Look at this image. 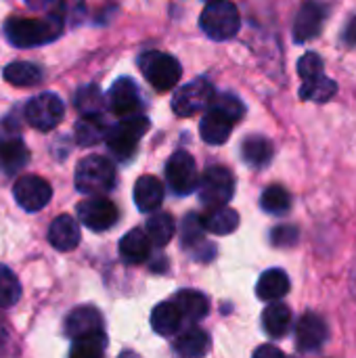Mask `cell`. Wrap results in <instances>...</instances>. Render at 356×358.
I'll use <instances>...</instances> for the list:
<instances>
[{
  "label": "cell",
  "instance_id": "cell-1",
  "mask_svg": "<svg viewBox=\"0 0 356 358\" xmlns=\"http://www.w3.org/2000/svg\"><path fill=\"white\" fill-rule=\"evenodd\" d=\"M243 115V105L233 94H220L201 120V138L210 145H222L229 141L235 122Z\"/></svg>",
  "mask_w": 356,
  "mask_h": 358
},
{
  "label": "cell",
  "instance_id": "cell-2",
  "mask_svg": "<svg viewBox=\"0 0 356 358\" xmlns=\"http://www.w3.org/2000/svg\"><path fill=\"white\" fill-rule=\"evenodd\" d=\"M63 23L55 17H46V19H10L4 25V34L6 40L13 46L19 48H29V46H38V44H46L52 42L55 38L61 36Z\"/></svg>",
  "mask_w": 356,
  "mask_h": 358
},
{
  "label": "cell",
  "instance_id": "cell-3",
  "mask_svg": "<svg viewBox=\"0 0 356 358\" xmlns=\"http://www.w3.org/2000/svg\"><path fill=\"white\" fill-rule=\"evenodd\" d=\"M115 185V166L103 155H88L76 168V189L90 197H103Z\"/></svg>",
  "mask_w": 356,
  "mask_h": 358
},
{
  "label": "cell",
  "instance_id": "cell-4",
  "mask_svg": "<svg viewBox=\"0 0 356 358\" xmlns=\"http://www.w3.org/2000/svg\"><path fill=\"white\" fill-rule=\"evenodd\" d=\"M239 25H241L239 10L229 0L210 2L199 17V27L204 29V34L218 42L237 36Z\"/></svg>",
  "mask_w": 356,
  "mask_h": 358
},
{
  "label": "cell",
  "instance_id": "cell-5",
  "mask_svg": "<svg viewBox=\"0 0 356 358\" xmlns=\"http://www.w3.org/2000/svg\"><path fill=\"white\" fill-rule=\"evenodd\" d=\"M141 65V71L145 76V80L159 92H166V90H172L180 76H183V69H180V63L172 57V55H166V52H157V50H149L141 57L138 61Z\"/></svg>",
  "mask_w": 356,
  "mask_h": 358
},
{
  "label": "cell",
  "instance_id": "cell-6",
  "mask_svg": "<svg viewBox=\"0 0 356 358\" xmlns=\"http://www.w3.org/2000/svg\"><path fill=\"white\" fill-rule=\"evenodd\" d=\"M147 130H149V120L143 115H136V117L122 120L120 124L109 128L105 141H107L109 151L118 159H128L136 151V145L145 136Z\"/></svg>",
  "mask_w": 356,
  "mask_h": 358
},
{
  "label": "cell",
  "instance_id": "cell-7",
  "mask_svg": "<svg viewBox=\"0 0 356 358\" xmlns=\"http://www.w3.org/2000/svg\"><path fill=\"white\" fill-rule=\"evenodd\" d=\"M235 178L231 170L222 166H212L199 178V197L208 208H222L233 199Z\"/></svg>",
  "mask_w": 356,
  "mask_h": 358
},
{
  "label": "cell",
  "instance_id": "cell-8",
  "mask_svg": "<svg viewBox=\"0 0 356 358\" xmlns=\"http://www.w3.org/2000/svg\"><path fill=\"white\" fill-rule=\"evenodd\" d=\"M214 99H216V92L208 80H193L176 90L172 99V109L178 117H189L204 109H210Z\"/></svg>",
  "mask_w": 356,
  "mask_h": 358
},
{
  "label": "cell",
  "instance_id": "cell-9",
  "mask_svg": "<svg viewBox=\"0 0 356 358\" xmlns=\"http://www.w3.org/2000/svg\"><path fill=\"white\" fill-rule=\"evenodd\" d=\"M63 113H65V105L55 92H42L34 96L25 107V117L29 126L42 132L57 128L63 120Z\"/></svg>",
  "mask_w": 356,
  "mask_h": 358
},
{
  "label": "cell",
  "instance_id": "cell-10",
  "mask_svg": "<svg viewBox=\"0 0 356 358\" xmlns=\"http://www.w3.org/2000/svg\"><path fill=\"white\" fill-rule=\"evenodd\" d=\"M166 180L176 195H189L199 187L195 159L187 151H176L166 164Z\"/></svg>",
  "mask_w": 356,
  "mask_h": 358
},
{
  "label": "cell",
  "instance_id": "cell-11",
  "mask_svg": "<svg viewBox=\"0 0 356 358\" xmlns=\"http://www.w3.org/2000/svg\"><path fill=\"white\" fill-rule=\"evenodd\" d=\"M13 195H15V201L25 212H38V210H42L50 201L52 189H50V185L44 178L34 176V174H27V176H21L15 182Z\"/></svg>",
  "mask_w": 356,
  "mask_h": 358
},
{
  "label": "cell",
  "instance_id": "cell-12",
  "mask_svg": "<svg viewBox=\"0 0 356 358\" xmlns=\"http://www.w3.org/2000/svg\"><path fill=\"white\" fill-rule=\"evenodd\" d=\"M118 208L105 197H90L78 203V220L90 231H107L118 222Z\"/></svg>",
  "mask_w": 356,
  "mask_h": 358
},
{
  "label": "cell",
  "instance_id": "cell-13",
  "mask_svg": "<svg viewBox=\"0 0 356 358\" xmlns=\"http://www.w3.org/2000/svg\"><path fill=\"white\" fill-rule=\"evenodd\" d=\"M109 107L122 120L141 115V107H143L141 92H138L136 84L130 78H120L111 86V90H109Z\"/></svg>",
  "mask_w": 356,
  "mask_h": 358
},
{
  "label": "cell",
  "instance_id": "cell-14",
  "mask_svg": "<svg viewBox=\"0 0 356 358\" xmlns=\"http://www.w3.org/2000/svg\"><path fill=\"white\" fill-rule=\"evenodd\" d=\"M323 21H325V6L317 0L304 2L294 21V40L296 42L313 40L321 31Z\"/></svg>",
  "mask_w": 356,
  "mask_h": 358
},
{
  "label": "cell",
  "instance_id": "cell-15",
  "mask_svg": "<svg viewBox=\"0 0 356 358\" xmlns=\"http://www.w3.org/2000/svg\"><path fill=\"white\" fill-rule=\"evenodd\" d=\"M101 331H103V317L92 306L73 308L67 315V319H65V334L71 340H78V338H84V336H92V334H101Z\"/></svg>",
  "mask_w": 356,
  "mask_h": 358
},
{
  "label": "cell",
  "instance_id": "cell-16",
  "mask_svg": "<svg viewBox=\"0 0 356 358\" xmlns=\"http://www.w3.org/2000/svg\"><path fill=\"white\" fill-rule=\"evenodd\" d=\"M298 348L304 352H317L327 342V325L317 315H304L296 327Z\"/></svg>",
  "mask_w": 356,
  "mask_h": 358
},
{
  "label": "cell",
  "instance_id": "cell-17",
  "mask_svg": "<svg viewBox=\"0 0 356 358\" xmlns=\"http://www.w3.org/2000/svg\"><path fill=\"white\" fill-rule=\"evenodd\" d=\"M48 241L59 252L76 250L80 243V224L67 214L57 216L48 227Z\"/></svg>",
  "mask_w": 356,
  "mask_h": 358
},
{
  "label": "cell",
  "instance_id": "cell-18",
  "mask_svg": "<svg viewBox=\"0 0 356 358\" xmlns=\"http://www.w3.org/2000/svg\"><path fill=\"white\" fill-rule=\"evenodd\" d=\"M134 201L141 212H155L164 201V185L155 176H141L134 185Z\"/></svg>",
  "mask_w": 356,
  "mask_h": 358
},
{
  "label": "cell",
  "instance_id": "cell-19",
  "mask_svg": "<svg viewBox=\"0 0 356 358\" xmlns=\"http://www.w3.org/2000/svg\"><path fill=\"white\" fill-rule=\"evenodd\" d=\"M151 252V241L147 237V233L134 229L130 233H126L120 241V254L128 264H141L149 258Z\"/></svg>",
  "mask_w": 356,
  "mask_h": 358
},
{
  "label": "cell",
  "instance_id": "cell-20",
  "mask_svg": "<svg viewBox=\"0 0 356 358\" xmlns=\"http://www.w3.org/2000/svg\"><path fill=\"white\" fill-rule=\"evenodd\" d=\"M29 153L23 145V141L17 134H6L0 138V166L6 172H17L25 166Z\"/></svg>",
  "mask_w": 356,
  "mask_h": 358
},
{
  "label": "cell",
  "instance_id": "cell-21",
  "mask_svg": "<svg viewBox=\"0 0 356 358\" xmlns=\"http://www.w3.org/2000/svg\"><path fill=\"white\" fill-rule=\"evenodd\" d=\"M256 292H258V298H260V300H264V302H275V300L283 298V296L290 292V279H287V275H285L281 268L266 271V273L258 279Z\"/></svg>",
  "mask_w": 356,
  "mask_h": 358
},
{
  "label": "cell",
  "instance_id": "cell-22",
  "mask_svg": "<svg viewBox=\"0 0 356 358\" xmlns=\"http://www.w3.org/2000/svg\"><path fill=\"white\" fill-rule=\"evenodd\" d=\"M174 304L176 308L180 310L183 315V321H189V323H197L201 321L206 315H208V298L199 292H178L176 298H174Z\"/></svg>",
  "mask_w": 356,
  "mask_h": 358
},
{
  "label": "cell",
  "instance_id": "cell-23",
  "mask_svg": "<svg viewBox=\"0 0 356 358\" xmlns=\"http://www.w3.org/2000/svg\"><path fill=\"white\" fill-rule=\"evenodd\" d=\"M174 348L180 358H201L210 348V336L197 327H191L178 336Z\"/></svg>",
  "mask_w": 356,
  "mask_h": 358
},
{
  "label": "cell",
  "instance_id": "cell-24",
  "mask_svg": "<svg viewBox=\"0 0 356 358\" xmlns=\"http://www.w3.org/2000/svg\"><path fill=\"white\" fill-rule=\"evenodd\" d=\"M183 323V315L180 310L176 308L174 302H162L153 308V315H151V327L155 334L159 336H172L178 331Z\"/></svg>",
  "mask_w": 356,
  "mask_h": 358
},
{
  "label": "cell",
  "instance_id": "cell-25",
  "mask_svg": "<svg viewBox=\"0 0 356 358\" xmlns=\"http://www.w3.org/2000/svg\"><path fill=\"white\" fill-rule=\"evenodd\" d=\"M204 227H206V231H210L214 235H231L239 227V214L227 206L210 208L208 214L204 216Z\"/></svg>",
  "mask_w": 356,
  "mask_h": 358
},
{
  "label": "cell",
  "instance_id": "cell-26",
  "mask_svg": "<svg viewBox=\"0 0 356 358\" xmlns=\"http://www.w3.org/2000/svg\"><path fill=\"white\" fill-rule=\"evenodd\" d=\"M241 157L252 168H264L273 157V143L264 136H248L241 145Z\"/></svg>",
  "mask_w": 356,
  "mask_h": 358
},
{
  "label": "cell",
  "instance_id": "cell-27",
  "mask_svg": "<svg viewBox=\"0 0 356 358\" xmlns=\"http://www.w3.org/2000/svg\"><path fill=\"white\" fill-rule=\"evenodd\" d=\"M262 325L271 338H283L292 325V310L279 302L269 304V308H264L262 313Z\"/></svg>",
  "mask_w": 356,
  "mask_h": 358
},
{
  "label": "cell",
  "instance_id": "cell-28",
  "mask_svg": "<svg viewBox=\"0 0 356 358\" xmlns=\"http://www.w3.org/2000/svg\"><path fill=\"white\" fill-rule=\"evenodd\" d=\"M109 128L105 126L101 115H82V120L76 124V141L82 147H90L107 138Z\"/></svg>",
  "mask_w": 356,
  "mask_h": 358
},
{
  "label": "cell",
  "instance_id": "cell-29",
  "mask_svg": "<svg viewBox=\"0 0 356 358\" xmlns=\"http://www.w3.org/2000/svg\"><path fill=\"white\" fill-rule=\"evenodd\" d=\"M176 233V224H174V218L166 212H157L149 218L147 222V237L153 245L157 248H164L172 241Z\"/></svg>",
  "mask_w": 356,
  "mask_h": 358
},
{
  "label": "cell",
  "instance_id": "cell-30",
  "mask_svg": "<svg viewBox=\"0 0 356 358\" xmlns=\"http://www.w3.org/2000/svg\"><path fill=\"white\" fill-rule=\"evenodd\" d=\"M2 76L13 86H34L42 80V69L27 61H15L4 67Z\"/></svg>",
  "mask_w": 356,
  "mask_h": 358
},
{
  "label": "cell",
  "instance_id": "cell-31",
  "mask_svg": "<svg viewBox=\"0 0 356 358\" xmlns=\"http://www.w3.org/2000/svg\"><path fill=\"white\" fill-rule=\"evenodd\" d=\"M338 92V86L334 80H329L325 73L304 80L302 88H300V96L304 101H315V103H327L334 94Z\"/></svg>",
  "mask_w": 356,
  "mask_h": 358
},
{
  "label": "cell",
  "instance_id": "cell-32",
  "mask_svg": "<svg viewBox=\"0 0 356 358\" xmlns=\"http://www.w3.org/2000/svg\"><path fill=\"white\" fill-rule=\"evenodd\" d=\"M46 8H48V15L59 19L63 25L65 23L73 25L82 21L86 15L84 0H46Z\"/></svg>",
  "mask_w": 356,
  "mask_h": 358
},
{
  "label": "cell",
  "instance_id": "cell-33",
  "mask_svg": "<svg viewBox=\"0 0 356 358\" xmlns=\"http://www.w3.org/2000/svg\"><path fill=\"white\" fill-rule=\"evenodd\" d=\"M105 348H107V340L105 334H92V336H84L73 340V346L69 350V358H103L105 357Z\"/></svg>",
  "mask_w": 356,
  "mask_h": 358
},
{
  "label": "cell",
  "instance_id": "cell-34",
  "mask_svg": "<svg viewBox=\"0 0 356 358\" xmlns=\"http://www.w3.org/2000/svg\"><path fill=\"white\" fill-rule=\"evenodd\" d=\"M264 212L269 214H275V216H281L290 210L292 206V195L287 193V189H283L281 185H271L264 189L262 193V199H260Z\"/></svg>",
  "mask_w": 356,
  "mask_h": 358
},
{
  "label": "cell",
  "instance_id": "cell-35",
  "mask_svg": "<svg viewBox=\"0 0 356 358\" xmlns=\"http://www.w3.org/2000/svg\"><path fill=\"white\" fill-rule=\"evenodd\" d=\"M206 227H204V218L197 216V214H189L185 216L183 220V227H180V239H183V245L193 250V248H204L206 245Z\"/></svg>",
  "mask_w": 356,
  "mask_h": 358
},
{
  "label": "cell",
  "instance_id": "cell-36",
  "mask_svg": "<svg viewBox=\"0 0 356 358\" xmlns=\"http://www.w3.org/2000/svg\"><path fill=\"white\" fill-rule=\"evenodd\" d=\"M21 298V283L15 277V273L0 264V308H10Z\"/></svg>",
  "mask_w": 356,
  "mask_h": 358
},
{
  "label": "cell",
  "instance_id": "cell-37",
  "mask_svg": "<svg viewBox=\"0 0 356 358\" xmlns=\"http://www.w3.org/2000/svg\"><path fill=\"white\" fill-rule=\"evenodd\" d=\"M76 107L80 109L82 115H101L105 101L103 94L97 86H84L76 94Z\"/></svg>",
  "mask_w": 356,
  "mask_h": 358
},
{
  "label": "cell",
  "instance_id": "cell-38",
  "mask_svg": "<svg viewBox=\"0 0 356 358\" xmlns=\"http://www.w3.org/2000/svg\"><path fill=\"white\" fill-rule=\"evenodd\" d=\"M298 73L302 80H311L323 73V61L317 52H306L300 61H298Z\"/></svg>",
  "mask_w": 356,
  "mask_h": 358
},
{
  "label": "cell",
  "instance_id": "cell-39",
  "mask_svg": "<svg viewBox=\"0 0 356 358\" xmlns=\"http://www.w3.org/2000/svg\"><path fill=\"white\" fill-rule=\"evenodd\" d=\"M296 241H298V231L294 227H277L273 231V243L279 245V248L294 245Z\"/></svg>",
  "mask_w": 356,
  "mask_h": 358
},
{
  "label": "cell",
  "instance_id": "cell-40",
  "mask_svg": "<svg viewBox=\"0 0 356 358\" xmlns=\"http://www.w3.org/2000/svg\"><path fill=\"white\" fill-rule=\"evenodd\" d=\"M252 358H285V355H283L277 346L264 344V346L256 348V352H254V357Z\"/></svg>",
  "mask_w": 356,
  "mask_h": 358
},
{
  "label": "cell",
  "instance_id": "cell-41",
  "mask_svg": "<svg viewBox=\"0 0 356 358\" xmlns=\"http://www.w3.org/2000/svg\"><path fill=\"white\" fill-rule=\"evenodd\" d=\"M344 42L350 44V46H355L356 44V17H353V19L348 21V25H346V29H344Z\"/></svg>",
  "mask_w": 356,
  "mask_h": 358
},
{
  "label": "cell",
  "instance_id": "cell-42",
  "mask_svg": "<svg viewBox=\"0 0 356 358\" xmlns=\"http://www.w3.org/2000/svg\"><path fill=\"white\" fill-rule=\"evenodd\" d=\"M120 358H141L138 355H134V352H130V350H126V352H122Z\"/></svg>",
  "mask_w": 356,
  "mask_h": 358
},
{
  "label": "cell",
  "instance_id": "cell-43",
  "mask_svg": "<svg viewBox=\"0 0 356 358\" xmlns=\"http://www.w3.org/2000/svg\"><path fill=\"white\" fill-rule=\"evenodd\" d=\"M210 2H218V0H208V4H210Z\"/></svg>",
  "mask_w": 356,
  "mask_h": 358
}]
</instances>
